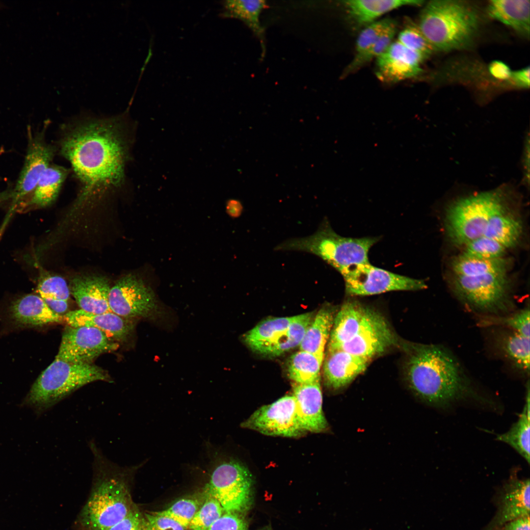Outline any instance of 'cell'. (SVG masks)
Listing matches in <instances>:
<instances>
[{
	"mask_svg": "<svg viewBox=\"0 0 530 530\" xmlns=\"http://www.w3.org/2000/svg\"><path fill=\"white\" fill-rule=\"evenodd\" d=\"M12 191H4L0 193V203L11 198Z\"/></svg>",
	"mask_w": 530,
	"mask_h": 530,
	"instance_id": "cell-53",
	"label": "cell"
},
{
	"mask_svg": "<svg viewBox=\"0 0 530 530\" xmlns=\"http://www.w3.org/2000/svg\"><path fill=\"white\" fill-rule=\"evenodd\" d=\"M43 299L50 309L58 315H61L65 313L68 309V301L53 298H45Z\"/></svg>",
	"mask_w": 530,
	"mask_h": 530,
	"instance_id": "cell-51",
	"label": "cell"
},
{
	"mask_svg": "<svg viewBox=\"0 0 530 530\" xmlns=\"http://www.w3.org/2000/svg\"><path fill=\"white\" fill-rule=\"evenodd\" d=\"M498 334L496 345L500 351L516 368L530 372V337L506 329Z\"/></svg>",
	"mask_w": 530,
	"mask_h": 530,
	"instance_id": "cell-28",
	"label": "cell"
},
{
	"mask_svg": "<svg viewBox=\"0 0 530 530\" xmlns=\"http://www.w3.org/2000/svg\"><path fill=\"white\" fill-rule=\"evenodd\" d=\"M397 29V24L392 20L375 43L363 53L354 56L344 71L342 77H345L355 72L383 53L393 42Z\"/></svg>",
	"mask_w": 530,
	"mask_h": 530,
	"instance_id": "cell-37",
	"label": "cell"
},
{
	"mask_svg": "<svg viewBox=\"0 0 530 530\" xmlns=\"http://www.w3.org/2000/svg\"><path fill=\"white\" fill-rule=\"evenodd\" d=\"M118 344L95 328L69 326L64 330L55 359L90 364L100 355L116 350Z\"/></svg>",
	"mask_w": 530,
	"mask_h": 530,
	"instance_id": "cell-13",
	"label": "cell"
},
{
	"mask_svg": "<svg viewBox=\"0 0 530 530\" xmlns=\"http://www.w3.org/2000/svg\"><path fill=\"white\" fill-rule=\"evenodd\" d=\"M530 72L529 67L512 72L510 79H511L514 83L518 87L524 88H529Z\"/></svg>",
	"mask_w": 530,
	"mask_h": 530,
	"instance_id": "cell-49",
	"label": "cell"
},
{
	"mask_svg": "<svg viewBox=\"0 0 530 530\" xmlns=\"http://www.w3.org/2000/svg\"><path fill=\"white\" fill-rule=\"evenodd\" d=\"M243 515L225 512L207 530H248Z\"/></svg>",
	"mask_w": 530,
	"mask_h": 530,
	"instance_id": "cell-45",
	"label": "cell"
},
{
	"mask_svg": "<svg viewBox=\"0 0 530 530\" xmlns=\"http://www.w3.org/2000/svg\"><path fill=\"white\" fill-rule=\"evenodd\" d=\"M12 319L20 324L40 326L58 323L63 317L52 311L37 294H29L15 300L9 309Z\"/></svg>",
	"mask_w": 530,
	"mask_h": 530,
	"instance_id": "cell-24",
	"label": "cell"
},
{
	"mask_svg": "<svg viewBox=\"0 0 530 530\" xmlns=\"http://www.w3.org/2000/svg\"><path fill=\"white\" fill-rule=\"evenodd\" d=\"M392 20L389 18L377 20L363 27L356 40L355 55L363 53L375 43Z\"/></svg>",
	"mask_w": 530,
	"mask_h": 530,
	"instance_id": "cell-43",
	"label": "cell"
},
{
	"mask_svg": "<svg viewBox=\"0 0 530 530\" xmlns=\"http://www.w3.org/2000/svg\"><path fill=\"white\" fill-rule=\"evenodd\" d=\"M323 360L307 351L300 350L293 354L288 363L290 378L297 384H307L320 379V371Z\"/></svg>",
	"mask_w": 530,
	"mask_h": 530,
	"instance_id": "cell-35",
	"label": "cell"
},
{
	"mask_svg": "<svg viewBox=\"0 0 530 530\" xmlns=\"http://www.w3.org/2000/svg\"><path fill=\"white\" fill-rule=\"evenodd\" d=\"M240 426L274 436L298 437L305 433L297 420L293 396H285L270 404L262 406Z\"/></svg>",
	"mask_w": 530,
	"mask_h": 530,
	"instance_id": "cell-12",
	"label": "cell"
},
{
	"mask_svg": "<svg viewBox=\"0 0 530 530\" xmlns=\"http://www.w3.org/2000/svg\"><path fill=\"white\" fill-rule=\"evenodd\" d=\"M313 319V315L311 313L294 316L287 329L259 353L278 356L299 345Z\"/></svg>",
	"mask_w": 530,
	"mask_h": 530,
	"instance_id": "cell-33",
	"label": "cell"
},
{
	"mask_svg": "<svg viewBox=\"0 0 530 530\" xmlns=\"http://www.w3.org/2000/svg\"><path fill=\"white\" fill-rule=\"evenodd\" d=\"M108 301L112 312L127 319L151 317L159 307L153 287L133 274L122 277L110 288Z\"/></svg>",
	"mask_w": 530,
	"mask_h": 530,
	"instance_id": "cell-11",
	"label": "cell"
},
{
	"mask_svg": "<svg viewBox=\"0 0 530 530\" xmlns=\"http://www.w3.org/2000/svg\"><path fill=\"white\" fill-rule=\"evenodd\" d=\"M89 447L93 455V483L78 523L81 530H106L136 506L132 500L131 483L140 465L120 466L108 459L93 441Z\"/></svg>",
	"mask_w": 530,
	"mask_h": 530,
	"instance_id": "cell-3",
	"label": "cell"
},
{
	"mask_svg": "<svg viewBox=\"0 0 530 530\" xmlns=\"http://www.w3.org/2000/svg\"><path fill=\"white\" fill-rule=\"evenodd\" d=\"M488 70L495 79L503 80L510 79L512 74L509 67L505 63L499 60L491 62L489 65Z\"/></svg>",
	"mask_w": 530,
	"mask_h": 530,
	"instance_id": "cell-48",
	"label": "cell"
},
{
	"mask_svg": "<svg viewBox=\"0 0 530 530\" xmlns=\"http://www.w3.org/2000/svg\"><path fill=\"white\" fill-rule=\"evenodd\" d=\"M530 516L521 517L508 522L496 530H530Z\"/></svg>",
	"mask_w": 530,
	"mask_h": 530,
	"instance_id": "cell-50",
	"label": "cell"
},
{
	"mask_svg": "<svg viewBox=\"0 0 530 530\" xmlns=\"http://www.w3.org/2000/svg\"><path fill=\"white\" fill-rule=\"evenodd\" d=\"M143 518H144V517H143Z\"/></svg>",
	"mask_w": 530,
	"mask_h": 530,
	"instance_id": "cell-54",
	"label": "cell"
},
{
	"mask_svg": "<svg viewBox=\"0 0 530 530\" xmlns=\"http://www.w3.org/2000/svg\"><path fill=\"white\" fill-rule=\"evenodd\" d=\"M405 376L413 393L431 406H447L472 394L470 381L459 362L441 345H411Z\"/></svg>",
	"mask_w": 530,
	"mask_h": 530,
	"instance_id": "cell-2",
	"label": "cell"
},
{
	"mask_svg": "<svg viewBox=\"0 0 530 530\" xmlns=\"http://www.w3.org/2000/svg\"><path fill=\"white\" fill-rule=\"evenodd\" d=\"M378 240L377 237L341 236L325 219L313 235L286 240L278 244L275 250L303 251L314 254L342 274L352 266L370 263L369 251Z\"/></svg>",
	"mask_w": 530,
	"mask_h": 530,
	"instance_id": "cell-7",
	"label": "cell"
},
{
	"mask_svg": "<svg viewBox=\"0 0 530 530\" xmlns=\"http://www.w3.org/2000/svg\"><path fill=\"white\" fill-rule=\"evenodd\" d=\"M346 293L365 296L396 291H418L427 285L423 280L412 278L374 266L370 263L352 266L342 274Z\"/></svg>",
	"mask_w": 530,
	"mask_h": 530,
	"instance_id": "cell-10",
	"label": "cell"
},
{
	"mask_svg": "<svg viewBox=\"0 0 530 530\" xmlns=\"http://www.w3.org/2000/svg\"><path fill=\"white\" fill-rule=\"evenodd\" d=\"M43 133L35 136L29 134L24 165L16 186L12 190V201L6 222L20 201L32 193L41 176L51 165L55 149L45 141Z\"/></svg>",
	"mask_w": 530,
	"mask_h": 530,
	"instance_id": "cell-14",
	"label": "cell"
},
{
	"mask_svg": "<svg viewBox=\"0 0 530 530\" xmlns=\"http://www.w3.org/2000/svg\"><path fill=\"white\" fill-rule=\"evenodd\" d=\"M110 289L106 278L88 276L73 279L70 291L80 309L89 313L102 314L111 312L108 301Z\"/></svg>",
	"mask_w": 530,
	"mask_h": 530,
	"instance_id": "cell-20",
	"label": "cell"
},
{
	"mask_svg": "<svg viewBox=\"0 0 530 530\" xmlns=\"http://www.w3.org/2000/svg\"><path fill=\"white\" fill-rule=\"evenodd\" d=\"M63 318L69 326L95 328L114 341L126 340L133 329L129 319L112 312L94 314L80 309L68 312Z\"/></svg>",
	"mask_w": 530,
	"mask_h": 530,
	"instance_id": "cell-21",
	"label": "cell"
},
{
	"mask_svg": "<svg viewBox=\"0 0 530 530\" xmlns=\"http://www.w3.org/2000/svg\"><path fill=\"white\" fill-rule=\"evenodd\" d=\"M407 48L422 54L426 58L433 51L418 26L410 25L398 34L397 40Z\"/></svg>",
	"mask_w": 530,
	"mask_h": 530,
	"instance_id": "cell-42",
	"label": "cell"
},
{
	"mask_svg": "<svg viewBox=\"0 0 530 530\" xmlns=\"http://www.w3.org/2000/svg\"><path fill=\"white\" fill-rule=\"evenodd\" d=\"M511 208L493 217L482 235L497 241L506 249L518 244L523 232L521 220Z\"/></svg>",
	"mask_w": 530,
	"mask_h": 530,
	"instance_id": "cell-26",
	"label": "cell"
},
{
	"mask_svg": "<svg viewBox=\"0 0 530 530\" xmlns=\"http://www.w3.org/2000/svg\"><path fill=\"white\" fill-rule=\"evenodd\" d=\"M488 13L490 17L509 26L525 37H529L530 1L529 0H493L489 1Z\"/></svg>",
	"mask_w": 530,
	"mask_h": 530,
	"instance_id": "cell-25",
	"label": "cell"
},
{
	"mask_svg": "<svg viewBox=\"0 0 530 530\" xmlns=\"http://www.w3.org/2000/svg\"><path fill=\"white\" fill-rule=\"evenodd\" d=\"M350 22L355 27H364L383 15L405 6H421L420 0H347L342 2Z\"/></svg>",
	"mask_w": 530,
	"mask_h": 530,
	"instance_id": "cell-22",
	"label": "cell"
},
{
	"mask_svg": "<svg viewBox=\"0 0 530 530\" xmlns=\"http://www.w3.org/2000/svg\"><path fill=\"white\" fill-rule=\"evenodd\" d=\"M522 167V184L529 187L530 184V137L528 133L525 138L521 159Z\"/></svg>",
	"mask_w": 530,
	"mask_h": 530,
	"instance_id": "cell-47",
	"label": "cell"
},
{
	"mask_svg": "<svg viewBox=\"0 0 530 530\" xmlns=\"http://www.w3.org/2000/svg\"><path fill=\"white\" fill-rule=\"evenodd\" d=\"M223 5L224 15L238 19L246 24L259 38L264 50V31L260 23V16L266 6L265 1L262 0H230L225 1Z\"/></svg>",
	"mask_w": 530,
	"mask_h": 530,
	"instance_id": "cell-31",
	"label": "cell"
},
{
	"mask_svg": "<svg viewBox=\"0 0 530 530\" xmlns=\"http://www.w3.org/2000/svg\"><path fill=\"white\" fill-rule=\"evenodd\" d=\"M121 117L92 119L63 134L61 153L80 185L77 206L120 188L125 181L130 140Z\"/></svg>",
	"mask_w": 530,
	"mask_h": 530,
	"instance_id": "cell-1",
	"label": "cell"
},
{
	"mask_svg": "<svg viewBox=\"0 0 530 530\" xmlns=\"http://www.w3.org/2000/svg\"><path fill=\"white\" fill-rule=\"evenodd\" d=\"M143 514L136 506L126 517L106 530H143Z\"/></svg>",
	"mask_w": 530,
	"mask_h": 530,
	"instance_id": "cell-46",
	"label": "cell"
},
{
	"mask_svg": "<svg viewBox=\"0 0 530 530\" xmlns=\"http://www.w3.org/2000/svg\"><path fill=\"white\" fill-rule=\"evenodd\" d=\"M294 318V316L267 318L248 331L244 336V341L252 349L259 353L282 335Z\"/></svg>",
	"mask_w": 530,
	"mask_h": 530,
	"instance_id": "cell-34",
	"label": "cell"
},
{
	"mask_svg": "<svg viewBox=\"0 0 530 530\" xmlns=\"http://www.w3.org/2000/svg\"><path fill=\"white\" fill-rule=\"evenodd\" d=\"M525 403L523 411L515 423L506 432L499 434L497 440L513 448L530 463V383L528 382Z\"/></svg>",
	"mask_w": 530,
	"mask_h": 530,
	"instance_id": "cell-30",
	"label": "cell"
},
{
	"mask_svg": "<svg viewBox=\"0 0 530 530\" xmlns=\"http://www.w3.org/2000/svg\"><path fill=\"white\" fill-rule=\"evenodd\" d=\"M530 479H520L514 472L499 492L497 510L483 530H496L517 518L530 516Z\"/></svg>",
	"mask_w": 530,
	"mask_h": 530,
	"instance_id": "cell-17",
	"label": "cell"
},
{
	"mask_svg": "<svg viewBox=\"0 0 530 530\" xmlns=\"http://www.w3.org/2000/svg\"><path fill=\"white\" fill-rule=\"evenodd\" d=\"M204 489L219 502L225 512L243 515L253 504L252 475L237 461H225L217 465Z\"/></svg>",
	"mask_w": 530,
	"mask_h": 530,
	"instance_id": "cell-9",
	"label": "cell"
},
{
	"mask_svg": "<svg viewBox=\"0 0 530 530\" xmlns=\"http://www.w3.org/2000/svg\"><path fill=\"white\" fill-rule=\"evenodd\" d=\"M426 58L404 47L397 40L376 58V75L382 81L397 82L420 75Z\"/></svg>",
	"mask_w": 530,
	"mask_h": 530,
	"instance_id": "cell-16",
	"label": "cell"
},
{
	"mask_svg": "<svg viewBox=\"0 0 530 530\" xmlns=\"http://www.w3.org/2000/svg\"><path fill=\"white\" fill-rule=\"evenodd\" d=\"M334 317L331 310L321 309L307 328L299 345L300 350L311 353L323 360L326 342L331 331Z\"/></svg>",
	"mask_w": 530,
	"mask_h": 530,
	"instance_id": "cell-27",
	"label": "cell"
},
{
	"mask_svg": "<svg viewBox=\"0 0 530 530\" xmlns=\"http://www.w3.org/2000/svg\"><path fill=\"white\" fill-rule=\"evenodd\" d=\"M464 246L463 254L482 259L504 258L507 250L497 241L483 236L470 241Z\"/></svg>",
	"mask_w": 530,
	"mask_h": 530,
	"instance_id": "cell-40",
	"label": "cell"
},
{
	"mask_svg": "<svg viewBox=\"0 0 530 530\" xmlns=\"http://www.w3.org/2000/svg\"><path fill=\"white\" fill-rule=\"evenodd\" d=\"M396 342L395 335L385 318L371 309L356 335L350 341L331 349H342L371 359L384 352Z\"/></svg>",
	"mask_w": 530,
	"mask_h": 530,
	"instance_id": "cell-15",
	"label": "cell"
},
{
	"mask_svg": "<svg viewBox=\"0 0 530 530\" xmlns=\"http://www.w3.org/2000/svg\"><path fill=\"white\" fill-rule=\"evenodd\" d=\"M144 530H186L179 523L157 512L143 514Z\"/></svg>",
	"mask_w": 530,
	"mask_h": 530,
	"instance_id": "cell-44",
	"label": "cell"
},
{
	"mask_svg": "<svg viewBox=\"0 0 530 530\" xmlns=\"http://www.w3.org/2000/svg\"><path fill=\"white\" fill-rule=\"evenodd\" d=\"M97 381L111 379L95 365L55 359L33 384L21 405L40 415L80 387Z\"/></svg>",
	"mask_w": 530,
	"mask_h": 530,
	"instance_id": "cell-6",
	"label": "cell"
},
{
	"mask_svg": "<svg viewBox=\"0 0 530 530\" xmlns=\"http://www.w3.org/2000/svg\"><path fill=\"white\" fill-rule=\"evenodd\" d=\"M242 210V205L238 200L230 199L227 201L226 211L231 216L236 217L239 215Z\"/></svg>",
	"mask_w": 530,
	"mask_h": 530,
	"instance_id": "cell-52",
	"label": "cell"
},
{
	"mask_svg": "<svg viewBox=\"0 0 530 530\" xmlns=\"http://www.w3.org/2000/svg\"><path fill=\"white\" fill-rule=\"evenodd\" d=\"M508 262L504 258L482 259L462 254L453 259L451 268L453 275L473 276L486 274H506Z\"/></svg>",
	"mask_w": 530,
	"mask_h": 530,
	"instance_id": "cell-32",
	"label": "cell"
},
{
	"mask_svg": "<svg viewBox=\"0 0 530 530\" xmlns=\"http://www.w3.org/2000/svg\"><path fill=\"white\" fill-rule=\"evenodd\" d=\"M68 173V170L63 167L50 165L41 176L26 205L45 207L53 203Z\"/></svg>",
	"mask_w": 530,
	"mask_h": 530,
	"instance_id": "cell-29",
	"label": "cell"
},
{
	"mask_svg": "<svg viewBox=\"0 0 530 530\" xmlns=\"http://www.w3.org/2000/svg\"><path fill=\"white\" fill-rule=\"evenodd\" d=\"M530 308L528 306L512 313L481 315L477 325L481 327L499 326L530 337Z\"/></svg>",
	"mask_w": 530,
	"mask_h": 530,
	"instance_id": "cell-36",
	"label": "cell"
},
{
	"mask_svg": "<svg viewBox=\"0 0 530 530\" xmlns=\"http://www.w3.org/2000/svg\"><path fill=\"white\" fill-rule=\"evenodd\" d=\"M206 493L201 492L178 500L167 508L157 512L169 517L181 524L186 530L193 518L204 503Z\"/></svg>",
	"mask_w": 530,
	"mask_h": 530,
	"instance_id": "cell-38",
	"label": "cell"
},
{
	"mask_svg": "<svg viewBox=\"0 0 530 530\" xmlns=\"http://www.w3.org/2000/svg\"><path fill=\"white\" fill-rule=\"evenodd\" d=\"M451 283L456 296L469 309L481 315L506 314L513 309L507 274L453 275Z\"/></svg>",
	"mask_w": 530,
	"mask_h": 530,
	"instance_id": "cell-8",
	"label": "cell"
},
{
	"mask_svg": "<svg viewBox=\"0 0 530 530\" xmlns=\"http://www.w3.org/2000/svg\"><path fill=\"white\" fill-rule=\"evenodd\" d=\"M371 360L342 349H328L323 364L326 385L335 390L346 386L365 371Z\"/></svg>",
	"mask_w": 530,
	"mask_h": 530,
	"instance_id": "cell-19",
	"label": "cell"
},
{
	"mask_svg": "<svg viewBox=\"0 0 530 530\" xmlns=\"http://www.w3.org/2000/svg\"><path fill=\"white\" fill-rule=\"evenodd\" d=\"M296 413L298 423L305 432L320 433L328 429L322 411V395L320 379L307 384H293Z\"/></svg>",
	"mask_w": 530,
	"mask_h": 530,
	"instance_id": "cell-18",
	"label": "cell"
},
{
	"mask_svg": "<svg viewBox=\"0 0 530 530\" xmlns=\"http://www.w3.org/2000/svg\"><path fill=\"white\" fill-rule=\"evenodd\" d=\"M371 309L356 301H348L334 318L328 349L351 340L367 320Z\"/></svg>",
	"mask_w": 530,
	"mask_h": 530,
	"instance_id": "cell-23",
	"label": "cell"
},
{
	"mask_svg": "<svg viewBox=\"0 0 530 530\" xmlns=\"http://www.w3.org/2000/svg\"><path fill=\"white\" fill-rule=\"evenodd\" d=\"M478 25L477 12L467 2L435 0L424 5L418 26L433 50L449 51L468 47Z\"/></svg>",
	"mask_w": 530,
	"mask_h": 530,
	"instance_id": "cell-5",
	"label": "cell"
},
{
	"mask_svg": "<svg viewBox=\"0 0 530 530\" xmlns=\"http://www.w3.org/2000/svg\"><path fill=\"white\" fill-rule=\"evenodd\" d=\"M36 291L42 299L68 301L70 294V289L66 281L58 276L44 277L39 282Z\"/></svg>",
	"mask_w": 530,
	"mask_h": 530,
	"instance_id": "cell-41",
	"label": "cell"
},
{
	"mask_svg": "<svg viewBox=\"0 0 530 530\" xmlns=\"http://www.w3.org/2000/svg\"><path fill=\"white\" fill-rule=\"evenodd\" d=\"M203 490L205 501L190 522L188 530H207L225 513L219 502Z\"/></svg>",
	"mask_w": 530,
	"mask_h": 530,
	"instance_id": "cell-39",
	"label": "cell"
},
{
	"mask_svg": "<svg viewBox=\"0 0 530 530\" xmlns=\"http://www.w3.org/2000/svg\"><path fill=\"white\" fill-rule=\"evenodd\" d=\"M513 184L506 183L487 191L457 197L447 206L445 218L447 235L454 244L464 246L481 237L491 219L511 208L517 194Z\"/></svg>",
	"mask_w": 530,
	"mask_h": 530,
	"instance_id": "cell-4",
	"label": "cell"
}]
</instances>
